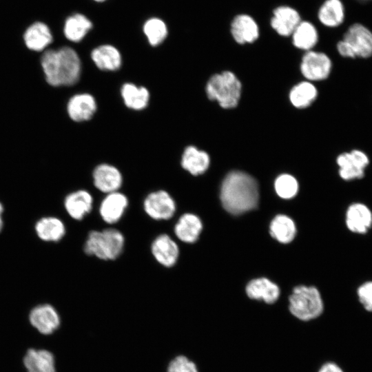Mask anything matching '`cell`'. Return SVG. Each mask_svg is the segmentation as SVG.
<instances>
[{
  "label": "cell",
  "mask_w": 372,
  "mask_h": 372,
  "mask_svg": "<svg viewBox=\"0 0 372 372\" xmlns=\"http://www.w3.org/2000/svg\"><path fill=\"white\" fill-rule=\"evenodd\" d=\"M151 252L155 260L165 267H172L179 256L176 242L167 234L158 235L151 245Z\"/></svg>",
  "instance_id": "obj_16"
},
{
  "label": "cell",
  "mask_w": 372,
  "mask_h": 372,
  "mask_svg": "<svg viewBox=\"0 0 372 372\" xmlns=\"http://www.w3.org/2000/svg\"><path fill=\"white\" fill-rule=\"evenodd\" d=\"M280 293L279 287L265 278L252 280L246 287V293L250 299L262 300L267 304H274Z\"/></svg>",
  "instance_id": "obj_23"
},
{
  "label": "cell",
  "mask_w": 372,
  "mask_h": 372,
  "mask_svg": "<svg viewBox=\"0 0 372 372\" xmlns=\"http://www.w3.org/2000/svg\"><path fill=\"white\" fill-rule=\"evenodd\" d=\"M357 300L367 312H372V279L362 282L355 289Z\"/></svg>",
  "instance_id": "obj_35"
},
{
  "label": "cell",
  "mask_w": 372,
  "mask_h": 372,
  "mask_svg": "<svg viewBox=\"0 0 372 372\" xmlns=\"http://www.w3.org/2000/svg\"><path fill=\"white\" fill-rule=\"evenodd\" d=\"M296 233L293 221L287 216L278 215L271 221L270 234L282 243L291 242Z\"/></svg>",
  "instance_id": "obj_30"
},
{
  "label": "cell",
  "mask_w": 372,
  "mask_h": 372,
  "mask_svg": "<svg viewBox=\"0 0 372 372\" xmlns=\"http://www.w3.org/2000/svg\"><path fill=\"white\" fill-rule=\"evenodd\" d=\"M288 309L294 318L307 323L322 316L324 304L316 287L298 286L289 297Z\"/></svg>",
  "instance_id": "obj_3"
},
{
  "label": "cell",
  "mask_w": 372,
  "mask_h": 372,
  "mask_svg": "<svg viewBox=\"0 0 372 372\" xmlns=\"http://www.w3.org/2000/svg\"><path fill=\"white\" fill-rule=\"evenodd\" d=\"M29 320L32 326L43 335L52 334L61 324L59 314L49 304L34 307L30 312Z\"/></svg>",
  "instance_id": "obj_14"
},
{
  "label": "cell",
  "mask_w": 372,
  "mask_h": 372,
  "mask_svg": "<svg viewBox=\"0 0 372 372\" xmlns=\"http://www.w3.org/2000/svg\"><path fill=\"white\" fill-rule=\"evenodd\" d=\"M344 225L351 234L364 236L372 228V209L362 201H353L345 208Z\"/></svg>",
  "instance_id": "obj_8"
},
{
  "label": "cell",
  "mask_w": 372,
  "mask_h": 372,
  "mask_svg": "<svg viewBox=\"0 0 372 372\" xmlns=\"http://www.w3.org/2000/svg\"><path fill=\"white\" fill-rule=\"evenodd\" d=\"M3 212V207L2 204L0 203V232L1 231L3 226V221L2 218V214Z\"/></svg>",
  "instance_id": "obj_37"
},
{
  "label": "cell",
  "mask_w": 372,
  "mask_h": 372,
  "mask_svg": "<svg viewBox=\"0 0 372 372\" xmlns=\"http://www.w3.org/2000/svg\"><path fill=\"white\" fill-rule=\"evenodd\" d=\"M259 198L256 180L239 171L229 173L224 179L220 192L223 207L230 214L238 215L256 208Z\"/></svg>",
  "instance_id": "obj_2"
},
{
  "label": "cell",
  "mask_w": 372,
  "mask_h": 372,
  "mask_svg": "<svg viewBox=\"0 0 372 372\" xmlns=\"http://www.w3.org/2000/svg\"><path fill=\"white\" fill-rule=\"evenodd\" d=\"M277 194L285 199L291 198L298 192V184L294 177L289 174H282L275 181Z\"/></svg>",
  "instance_id": "obj_33"
},
{
  "label": "cell",
  "mask_w": 372,
  "mask_h": 372,
  "mask_svg": "<svg viewBox=\"0 0 372 372\" xmlns=\"http://www.w3.org/2000/svg\"><path fill=\"white\" fill-rule=\"evenodd\" d=\"M96 108L94 97L88 93L73 95L67 104L68 114L75 122H83L91 119Z\"/></svg>",
  "instance_id": "obj_17"
},
{
  "label": "cell",
  "mask_w": 372,
  "mask_h": 372,
  "mask_svg": "<svg viewBox=\"0 0 372 372\" xmlns=\"http://www.w3.org/2000/svg\"><path fill=\"white\" fill-rule=\"evenodd\" d=\"M340 39L350 48L355 59L372 57V30L366 25L360 22L349 25Z\"/></svg>",
  "instance_id": "obj_7"
},
{
  "label": "cell",
  "mask_w": 372,
  "mask_h": 372,
  "mask_svg": "<svg viewBox=\"0 0 372 372\" xmlns=\"http://www.w3.org/2000/svg\"><path fill=\"white\" fill-rule=\"evenodd\" d=\"M202 229L200 219L195 214L186 213L178 218L175 224L174 231L180 241L193 243L198 240Z\"/></svg>",
  "instance_id": "obj_25"
},
{
  "label": "cell",
  "mask_w": 372,
  "mask_h": 372,
  "mask_svg": "<svg viewBox=\"0 0 372 372\" xmlns=\"http://www.w3.org/2000/svg\"><path fill=\"white\" fill-rule=\"evenodd\" d=\"M128 206L127 196L118 191L107 194L99 207L103 220L108 224L119 221Z\"/></svg>",
  "instance_id": "obj_18"
},
{
  "label": "cell",
  "mask_w": 372,
  "mask_h": 372,
  "mask_svg": "<svg viewBox=\"0 0 372 372\" xmlns=\"http://www.w3.org/2000/svg\"><path fill=\"white\" fill-rule=\"evenodd\" d=\"M121 94L125 105L134 110H142L149 101V92L144 86H138L132 83H124Z\"/></svg>",
  "instance_id": "obj_29"
},
{
  "label": "cell",
  "mask_w": 372,
  "mask_h": 372,
  "mask_svg": "<svg viewBox=\"0 0 372 372\" xmlns=\"http://www.w3.org/2000/svg\"><path fill=\"white\" fill-rule=\"evenodd\" d=\"M318 25L329 30L342 26L346 20V8L342 0H324L316 12Z\"/></svg>",
  "instance_id": "obj_13"
},
{
  "label": "cell",
  "mask_w": 372,
  "mask_h": 372,
  "mask_svg": "<svg viewBox=\"0 0 372 372\" xmlns=\"http://www.w3.org/2000/svg\"><path fill=\"white\" fill-rule=\"evenodd\" d=\"M331 67V60L326 53L311 50L302 56L300 69L307 79L320 81L329 76Z\"/></svg>",
  "instance_id": "obj_12"
},
{
  "label": "cell",
  "mask_w": 372,
  "mask_h": 372,
  "mask_svg": "<svg viewBox=\"0 0 372 372\" xmlns=\"http://www.w3.org/2000/svg\"><path fill=\"white\" fill-rule=\"evenodd\" d=\"M143 209L152 219L166 220L172 218L176 210V202L165 190L149 193L144 199Z\"/></svg>",
  "instance_id": "obj_10"
},
{
  "label": "cell",
  "mask_w": 372,
  "mask_h": 372,
  "mask_svg": "<svg viewBox=\"0 0 372 372\" xmlns=\"http://www.w3.org/2000/svg\"><path fill=\"white\" fill-rule=\"evenodd\" d=\"M41 65L46 82L54 87L76 84L81 74V61L78 53L69 46L45 50Z\"/></svg>",
  "instance_id": "obj_1"
},
{
  "label": "cell",
  "mask_w": 372,
  "mask_h": 372,
  "mask_svg": "<svg viewBox=\"0 0 372 372\" xmlns=\"http://www.w3.org/2000/svg\"><path fill=\"white\" fill-rule=\"evenodd\" d=\"M125 238L123 234L114 229L91 231L84 244V251L103 260H114L123 251Z\"/></svg>",
  "instance_id": "obj_4"
},
{
  "label": "cell",
  "mask_w": 372,
  "mask_h": 372,
  "mask_svg": "<svg viewBox=\"0 0 372 372\" xmlns=\"http://www.w3.org/2000/svg\"><path fill=\"white\" fill-rule=\"evenodd\" d=\"M93 207L91 194L79 189L68 194L64 199V207L69 216L74 220H81L88 214Z\"/></svg>",
  "instance_id": "obj_19"
},
{
  "label": "cell",
  "mask_w": 372,
  "mask_h": 372,
  "mask_svg": "<svg viewBox=\"0 0 372 372\" xmlns=\"http://www.w3.org/2000/svg\"><path fill=\"white\" fill-rule=\"evenodd\" d=\"M23 364L28 372H56L54 356L46 349H28Z\"/></svg>",
  "instance_id": "obj_24"
},
{
  "label": "cell",
  "mask_w": 372,
  "mask_h": 372,
  "mask_svg": "<svg viewBox=\"0 0 372 372\" xmlns=\"http://www.w3.org/2000/svg\"><path fill=\"white\" fill-rule=\"evenodd\" d=\"M302 20L297 9L289 5L280 4L271 10L269 25L279 36L290 37Z\"/></svg>",
  "instance_id": "obj_9"
},
{
  "label": "cell",
  "mask_w": 372,
  "mask_h": 372,
  "mask_svg": "<svg viewBox=\"0 0 372 372\" xmlns=\"http://www.w3.org/2000/svg\"><path fill=\"white\" fill-rule=\"evenodd\" d=\"M317 372H343V371L335 363L327 362L322 364Z\"/></svg>",
  "instance_id": "obj_36"
},
{
  "label": "cell",
  "mask_w": 372,
  "mask_h": 372,
  "mask_svg": "<svg viewBox=\"0 0 372 372\" xmlns=\"http://www.w3.org/2000/svg\"><path fill=\"white\" fill-rule=\"evenodd\" d=\"M336 163L339 177L344 183H351L364 178L371 161L364 152L354 149L339 154Z\"/></svg>",
  "instance_id": "obj_6"
},
{
  "label": "cell",
  "mask_w": 372,
  "mask_h": 372,
  "mask_svg": "<svg viewBox=\"0 0 372 372\" xmlns=\"http://www.w3.org/2000/svg\"><path fill=\"white\" fill-rule=\"evenodd\" d=\"M167 372H200V371L194 361L185 355H178L169 362Z\"/></svg>",
  "instance_id": "obj_34"
},
{
  "label": "cell",
  "mask_w": 372,
  "mask_h": 372,
  "mask_svg": "<svg viewBox=\"0 0 372 372\" xmlns=\"http://www.w3.org/2000/svg\"><path fill=\"white\" fill-rule=\"evenodd\" d=\"M292 43L298 49L309 51L319 42L318 27L312 21L302 19L291 36Z\"/></svg>",
  "instance_id": "obj_21"
},
{
  "label": "cell",
  "mask_w": 372,
  "mask_h": 372,
  "mask_svg": "<svg viewBox=\"0 0 372 372\" xmlns=\"http://www.w3.org/2000/svg\"><path fill=\"white\" fill-rule=\"evenodd\" d=\"M317 90L309 82H302L293 87L289 98L296 107L304 108L309 106L316 98Z\"/></svg>",
  "instance_id": "obj_32"
},
{
  "label": "cell",
  "mask_w": 372,
  "mask_h": 372,
  "mask_svg": "<svg viewBox=\"0 0 372 372\" xmlns=\"http://www.w3.org/2000/svg\"><path fill=\"white\" fill-rule=\"evenodd\" d=\"M92 28L93 23L88 17L81 13H74L65 19L63 34L68 40L78 43L85 38Z\"/></svg>",
  "instance_id": "obj_26"
},
{
  "label": "cell",
  "mask_w": 372,
  "mask_h": 372,
  "mask_svg": "<svg viewBox=\"0 0 372 372\" xmlns=\"http://www.w3.org/2000/svg\"><path fill=\"white\" fill-rule=\"evenodd\" d=\"M229 30L235 42L240 45L254 43L260 34L258 21L247 13L234 15L230 21Z\"/></svg>",
  "instance_id": "obj_11"
},
{
  "label": "cell",
  "mask_w": 372,
  "mask_h": 372,
  "mask_svg": "<svg viewBox=\"0 0 372 372\" xmlns=\"http://www.w3.org/2000/svg\"><path fill=\"white\" fill-rule=\"evenodd\" d=\"M93 1H96V2H98V3H101V2L105 1L106 0H93Z\"/></svg>",
  "instance_id": "obj_38"
},
{
  "label": "cell",
  "mask_w": 372,
  "mask_h": 372,
  "mask_svg": "<svg viewBox=\"0 0 372 372\" xmlns=\"http://www.w3.org/2000/svg\"><path fill=\"white\" fill-rule=\"evenodd\" d=\"M143 33L152 46H158L167 38L168 28L166 23L159 17L147 19L143 25Z\"/></svg>",
  "instance_id": "obj_31"
},
{
  "label": "cell",
  "mask_w": 372,
  "mask_h": 372,
  "mask_svg": "<svg viewBox=\"0 0 372 372\" xmlns=\"http://www.w3.org/2000/svg\"><path fill=\"white\" fill-rule=\"evenodd\" d=\"M34 228L38 237L47 242L59 241L65 234L64 223L56 217L41 218L36 223Z\"/></svg>",
  "instance_id": "obj_28"
},
{
  "label": "cell",
  "mask_w": 372,
  "mask_h": 372,
  "mask_svg": "<svg viewBox=\"0 0 372 372\" xmlns=\"http://www.w3.org/2000/svg\"><path fill=\"white\" fill-rule=\"evenodd\" d=\"M208 98L216 100L223 108H234L238 103L241 83L231 72L225 71L212 76L206 86Z\"/></svg>",
  "instance_id": "obj_5"
},
{
  "label": "cell",
  "mask_w": 372,
  "mask_h": 372,
  "mask_svg": "<svg viewBox=\"0 0 372 372\" xmlns=\"http://www.w3.org/2000/svg\"><path fill=\"white\" fill-rule=\"evenodd\" d=\"M92 176L96 188L106 194L118 191L123 183L121 172L107 163L97 165L93 171Z\"/></svg>",
  "instance_id": "obj_15"
},
{
  "label": "cell",
  "mask_w": 372,
  "mask_h": 372,
  "mask_svg": "<svg viewBox=\"0 0 372 372\" xmlns=\"http://www.w3.org/2000/svg\"><path fill=\"white\" fill-rule=\"evenodd\" d=\"M96 66L104 71H116L122 65L120 51L110 44H103L94 48L90 54Z\"/></svg>",
  "instance_id": "obj_22"
},
{
  "label": "cell",
  "mask_w": 372,
  "mask_h": 372,
  "mask_svg": "<svg viewBox=\"0 0 372 372\" xmlns=\"http://www.w3.org/2000/svg\"><path fill=\"white\" fill-rule=\"evenodd\" d=\"M209 161V156L205 152L190 145L187 147L183 152L181 165L191 174L197 176L203 174L207 169Z\"/></svg>",
  "instance_id": "obj_27"
},
{
  "label": "cell",
  "mask_w": 372,
  "mask_h": 372,
  "mask_svg": "<svg viewBox=\"0 0 372 372\" xmlns=\"http://www.w3.org/2000/svg\"><path fill=\"white\" fill-rule=\"evenodd\" d=\"M53 36L50 28L43 22L32 23L23 34L25 46L30 50L41 52L52 42Z\"/></svg>",
  "instance_id": "obj_20"
}]
</instances>
